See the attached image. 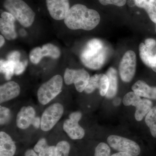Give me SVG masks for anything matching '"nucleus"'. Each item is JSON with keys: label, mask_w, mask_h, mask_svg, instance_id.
<instances>
[{"label": "nucleus", "mask_w": 156, "mask_h": 156, "mask_svg": "<svg viewBox=\"0 0 156 156\" xmlns=\"http://www.w3.org/2000/svg\"><path fill=\"white\" fill-rule=\"evenodd\" d=\"M100 20V15L97 11L88 9L84 5L76 4L70 9L64 22L70 29L89 31L95 28Z\"/></svg>", "instance_id": "f257e3e1"}, {"label": "nucleus", "mask_w": 156, "mask_h": 156, "mask_svg": "<svg viewBox=\"0 0 156 156\" xmlns=\"http://www.w3.org/2000/svg\"><path fill=\"white\" fill-rule=\"evenodd\" d=\"M107 50L102 41L92 39L88 41L81 53L82 63L90 69H100L106 60Z\"/></svg>", "instance_id": "f03ea898"}, {"label": "nucleus", "mask_w": 156, "mask_h": 156, "mask_svg": "<svg viewBox=\"0 0 156 156\" xmlns=\"http://www.w3.org/2000/svg\"><path fill=\"white\" fill-rule=\"evenodd\" d=\"M4 7L23 26L28 27L32 25L35 13L23 0H5Z\"/></svg>", "instance_id": "7ed1b4c3"}, {"label": "nucleus", "mask_w": 156, "mask_h": 156, "mask_svg": "<svg viewBox=\"0 0 156 156\" xmlns=\"http://www.w3.org/2000/svg\"><path fill=\"white\" fill-rule=\"evenodd\" d=\"M63 84L62 77L53 76L39 87L37 92L39 102L43 105L49 103L61 92Z\"/></svg>", "instance_id": "20e7f679"}, {"label": "nucleus", "mask_w": 156, "mask_h": 156, "mask_svg": "<svg viewBox=\"0 0 156 156\" xmlns=\"http://www.w3.org/2000/svg\"><path fill=\"white\" fill-rule=\"evenodd\" d=\"M64 112L62 105L56 103L47 108L42 114L41 118V129L48 131L51 130L61 119Z\"/></svg>", "instance_id": "39448f33"}, {"label": "nucleus", "mask_w": 156, "mask_h": 156, "mask_svg": "<svg viewBox=\"0 0 156 156\" xmlns=\"http://www.w3.org/2000/svg\"><path fill=\"white\" fill-rule=\"evenodd\" d=\"M107 142L113 149L119 152L128 153L134 156L139 155L141 149L133 140L122 136L112 135L108 137Z\"/></svg>", "instance_id": "423d86ee"}, {"label": "nucleus", "mask_w": 156, "mask_h": 156, "mask_svg": "<svg viewBox=\"0 0 156 156\" xmlns=\"http://www.w3.org/2000/svg\"><path fill=\"white\" fill-rule=\"evenodd\" d=\"M136 56L132 50H128L123 55L119 66V71L122 80L129 83L132 80L136 72Z\"/></svg>", "instance_id": "0eeeda50"}, {"label": "nucleus", "mask_w": 156, "mask_h": 156, "mask_svg": "<svg viewBox=\"0 0 156 156\" xmlns=\"http://www.w3.org/2000/svg\"><path fill=\"white\" fill-rule=\"evenodd\" d=\"M90 76L84 69H72L67 68L64 74L65 83L67 85L74 84L78 92H83L88 85Z\"/></svg>", "instance_id": "6e6552de"}, {"label": "nucleus", "mask_w": 156, "mask_h": 156, "mask_svg": "<svg viewBox=\"0 0 156 156\" xmlns=\"http://www.w3.org/2000/svg\"><path fill=\"white\" fill-rule=\"evenodd\" d=\"M46 4L50 16L56 20L64 19L70 9L69 0H46Z\"/></svg>", "instance_id": "1a4fd4ad"}, {"label": "nucleus", "mask_w": 156, "mask_h": 156, "mask_svg": "<svg viewBox=\"0 0 156 156\" xmlns=\"http://www.w3.org/2000/svg\"><path fill=\"white\" fill-rule=\"evenodd\" d=\"M16 19L9 12H3L0 18V31L2 35L8 40H13L17 38L14 23Z\"/></svg>", "instance_id": "9d476101"}, {"label": "nucleus", "mask_w": 156, "mask_h": 156, "mask_svg": "<svg viewBox=\"0 0 156 156\" xmlns=\"http://www.w3.org/2000/svg\"><path fill=\"white\" fill-rule=\"evenodd\" d=\"M35 115V111L32 107H23L18 112L16 117L17 127L21 129L28 128L32 125Z\"/></svg>", "instance_id": "9b49d317"}, {"label": "nucleus", "mask_w": 156, "mask_h": 156, "mask_svg": "<svg viewBox=\"0 0 156 156\" xmlns=\"http://www.w3.org/2000/svg\"><path fill=\"white\" fill-rule=\"evenodd\" d=\"M20 88L14 81H9L0 87V102H6L15 98L19 95Z\"/></svg>", "instance_id": "f8f14e48"}, {"label": "nucleus", "mask_w": 156, "mask_h": 156, "mask_svg": "<svg viewBox=\"0 0 156 156\" xmlns=\"http://www.w3.org/2000/svg\"><path fill=\"white\" fill-rule=\"evenodd\" d=\"M79 122L69 119L66 120L63 123V130L72 139H81L85 135V131L79 125Z\"/></svg>", "instance_id": "ddd939ff"}, {"label": "nucleus", "mask_w": 156, "mask_h": 156, "mask_svg": "<svg viewBox=\"0 0 156 156\" xmlns=\"http://www.w3.org/2000/svg\"><path fill=\"white\" fill-rule=\"evenodd\" d=\"M16 151V145L11 136L4 131H1L0 156H14Z\"/></svg>", "instance_id": "4468645a"}, {"label": "nucleus", "mask_w": 156, "mask_h": 156, "mask_svg": "<svg viewBox=\"0 0 156 156\" xmlns=\"http://www.w3.org/2000/svg\"><path fill=\"white\" fill-rule=\"evenodd\" d=\"M132 89L140 97L156 100V87H150L144 81H137L132 86Z\"/></svg>", "instance_id": "2eb2a0df"}, {"label": "nucleus", "mask_w": 156, "mask_h": 156, "mask_svg": "<svg viewBox=\"0 0 156 156\" xmlns=\"http://www.w3.org/2000/svg\"><path fill=\"white\" fill-rule=\"evenodd\" d=\"M109 80V88L106 97L108 98H112L116 95L118 89V77L117 72L113 68L111 67L106 73Z\"/></svg>", "instance_id": "dca6fc26"}, {"label": "nucleus", "mask_w": 156, "mask_h": 156, "mask_svg": "<svg viewBox=\"0 0 156 156\" xmlns=\"http://www.w3.org/2000/svg\"><path fill=\"white\" fill-rule=\"evenodd\" d=\"M136 5L144 9L152 21L156 23V0H135Z\"/></svg>", "instance_id": "f3484780"}, {"label": "nucleus", "mask_w": 156, "mask_h": 156, "mask_svg": "<svg viewBox=\"0 0 156 156\" xmlns=\"http://www.w3.org/2000/svg\"><path fill=\"white\" fill-rule=\"evenodd\" d=\"M152 105V102L149 99L145 98L141 99L140 102L135 107L136 112L134 117L136 121H141L151 110Z\"/></svg>", "instance_id": "a211bd4d"}, {"label": "nucleus", "mask_w": 156, "mask_h": 156, "mask_svg": "<svg viewBox=\"0 0 156 156\" xmlns=\"http://www.w3.org/2000/svg\"><path fill=\"white\" fill-rule=\"evenodd\" d=\"M140 56L143 62L149 67H151L154 59L153 49L148 48L145 44L141 43L139 47Z\"/></svg>", "instance_id": "6ab92c4d"}, {"label": "nucleus", "mask_w": 156, "mask_h": 156, "mask_svg": "<svg viewBox=\"0 0 156 156\" xmlns=\"http://www.w3.org/2000/svg\"><path fill=\"white\" fill-rule=\"evenodd\" d=\"M16 63L11 60L1 59L0 61V71L1 73L5 75L7 80L11 79L14 74Z\"/></svg>", "instance_id": "aec40b11"}, {"label": "nucleus", "mask_w": 156, "mask_h": 156, "mask_svg": "<svg viewBox=\"0 0 156 156\" xmlns=\"http://www.w3.org/2000/svg\"><path fill=\"white\" fill-rule=\"evenodd\" d=\"M147 126L150 128L152 136L156 138V106L152 108L145 119Z\"/></svg>", "instance_id": "412c9836"}, {"label": "nucleus", "mask_w": 156, "mask_h": 156, "mask_svg": "<svg viewBox=\"0 0 156 156\" xmlns=\"http://www.w3.org/2000/svg\"><path fill=\"white\" fill-rule=\"evenodd\" d=\"M41 48L43 57L50 56L54 59H57L60 56L59 48L53 44H46L43 45Z\"/></svg>", "instance_id": "4be33fe9"}, {"label": "nucleus", "mask_w": 156, "mask_h": 156, "mask_svg": "<svg viewBox=\"0 0 156 156\" xmlns=\"http://www.w3.org/2000/svg\"><path fill=\"white\" fill-rule=\"evenodd\" d=\"M100 78L101 74H95L90 77L88 85L84 91L87 94H90L94 92L95 89H99L101 85Z\"/></svg>", "instance_id": "5701e85b"}, {"label": "nucleus", "mask_w": 156, "mask_h": 156, "mask_svg": "<svg viewBox=\"0 0 156 156\" xmlns=\"http://www.w3.org/2000/svg\"><path fill=\"white\" fill-rule=\"evenodd\" d=\"M141 98L139 96L135 94L134 92H128L123 98L122 102L126 106L132 105L136 107L140 102Z\"/></svg>", "instance_id": "b1692460"}, {"label": "nucleus", "mask_w": 156, "mask_h": 156, "mask_svg": "<svg viewBox=\"0 0 156 156\" xmlns=\"http://www.w3.org/2000/svg\"><path fill=\"white\" fill-rule=\"evenodd\" d=\"M70 146L66 141H61L56 146L54 156H69Z\"/></svg>", "instance_id": "393cba45"}, {"label": "nucleus", "mask_w": 156, "mask_h": 156, "mask_svg": "<svg viewBox=\"0 0 156 156\" xmlns=\"http://www.w3.org/2000/svg\"><path fill=\"white\" fill-rule=\"evenodd\" d=\"M111 149L105 143H99L95 149L94 156H110Z\"/></svg>", "instance_id": "a878e982"}, {"label": "nucleus", "mask_w": 156, "mask_h": 156, "mask_svg": "<svg viewBox=\"0 0 156 156\" xmlns=\"http://www.w3.org/2000/svg\"><path fill=\"white\" fill-rule=\"evenodd\" d=\"M30 61L34 64L39 63L43 58L42 54V48L37 47L33 49L30 53Z\"/></svg>", "instance_id": "bb28decb"}, {"label": "nucleus", "mask_w": 156, "mask_h": 156, "mask_svg": "<svg viewBox=\"0 0 156 156\" xmlns=\"http://www.w3.org/2000/svg\"><path fill=\"white\" fill-rule=\"evenodd\" d=\"M101 85L99 89L101 95H106L109 88V80L107 76L105 74H101Z\"/></svg>", "instance_id": "cd10ccee"}, {"label": "nucleus", "mask_w": 156, "mask_h": 156, "mask_svg": "<svg viewBox=\"0 0 156 156\" xmlns=\"http://www.w3.org/2000/svg\"><path fill=\"white\" fill-rule=\"evenodd\" d=\"M10 111L5 107L0 106V123L1 126L5 125L9 121Z\"/></svg>", "instance_id": "c85d7f7f"}, {"label": "nucleus", "mask_w": 156, "mask_h": 156, "mask_svg": "<svg viewBox=\"0 0 156 156\" xmlns=\"http://www.w3.org/2000/svg\"><path fill=\"white\" fill-rule=\"evenodd\" d=\"M98 1L103 5H112L118 7L125 5L127 2L126 0H98Z\"/></svg>", "instance_id": "c756f323"}, {"label": "nucleus", "mask_w": 156, "mask_h": 156, "mask_svg": "<svg viewBox=\"0 0 156 156\" xmlns=\"http://www.w3.org/2000/svg\"><path fill=\"white\" fill-rule=\"evenodd\" d=\"M49 146L47 144V140L44 138H42L40 139L35 145L34 148V150L37 153H40L41 151L44 150L46 147Z\"/></svg>", "instance_id": "7c9ffc66"}, {"label": "nucleus", "mask_w": 156, "mask_h": 156, "mask_svg": "<svg viewBox=\"0 0 156 156\" xmlns=\"http://www.w3.org/2000/svg\"><path fill=\"white\" fill-rule=\"evenodd\" d=\"M27 60L23 62L20 61L16 63L14 74L17 75L22 74L24 71L27 65Z\"/></svg>", "instance_id": "2f4dec72"}, {"label": "nucleus", "mask_w": 156, "mask_h": 156, "mask_svg": "<svg viewBox=\"0 0 156 156\" xmlns=\"http://www.w3.org/2000/svg\"><path fill=\"white\" fill-rule=\"evenodd\" d=\"M55 150L56 146H48L39 153V156H54Z\"/></svg>", "instance_id": "473e14b6"}, {"label": "nucleus", "mask_w": 156, "mask_h": 156, "mask_svg": "<svg viewBox=\"0 0 156 156\" xmlns=\"http://www.w3.org/2000/svg\"><path fill=\"white\" fill-rule=\"evenodd\" d=\"M20 54L19 51H14L9 53L8 56V60L14 61L15 63L20 61Z\"/></svg>", "instance_id": "72a5a7b5"}, {"label": "nucleus", "mask_w": 156, "mask_h": 156, "mask_svg": "<svg viewBox=\"0 0 156 156\" xmlns=\"http://www.w3.org/2000/svg\"><path fill=\"white\" fill-rule=\"evenodd\" d=\"M82 114L80 112H73L70 114L69 119L79 122L82 118Z\"/></svg>", "instance_id": "f704fd0d"}, {"label": "nucleus", "mask_w": 156, "mask_h": 156, "mask_svg": "<svg viewBox=\"0 0 156 156\" xmlns=\"http://www.w3.org/2000/svg\"><path fill=\"white\" fill-rule=\"evenodd\" d=\"M144 44L148 48L153 49L154 47L156 46V41L153 39L148 38L145 40Z\"/></svg>", "instance_id": "c9c22d12"}, {"label": "nucleus", "mask_w": 156, "mask_h": 156, "mask_svg": "<svg viewBox=\"0 0 156 156\" xmlns=\"http://www.w3.org/2000/svg\"><path fill=\"white\" fill-rule=\"evenodd\" d=\"M32 125L35 128L38 129L41 126V119H40L39 117H35L32 123Z\"/></svg>", "instance_id": "e433bc0d"}, {"label": "nucleus", "mask_w": 156, "mask_h": 156, "mask_svg": "<svg viewBox=\"0 0 156 156\" xmlns=\"http://www.w3.org/2000/svg\"><path fill=\"white\" fill-rule=\"evenodd\" d=\"M25 156H39L36 154L35 152L33 150L29 149L25 152Z\"/></svg>", "instance_id": "4c0bfd02"}, {"label": "nucleus", "mask_w": 156, "mask_h": 156, "mask_svg": "<svg viewBox=\"0 0 156 156\" xmlns=\"http://www.w3.org/2000/svg\"><path fill=\"white\" fill-rule=\"evenodd\" d=\"M110 156H134L131 154L128 153L123 152H119L117 153L113 154Z\"/></svg>", "instance_id": "58836bf2"}, {"label": "nucleus", "mask_w": 156, "mask_h": 156, "mask_svg": "<svg viewBox=\"0 0 156 156\" xmlns=\"http://www.w3.org/2000/svg\"><path fill=\"white\" fill-rule=\"evenodd\" d=\"M128 5L129 7H133L136 5V2L135 0H128Z\"/></svg>", "instance_id": "ea45409f"}, {"label": "nucleus", "mask_w": 156, "mask_h": 156, "mask_svg": "<svg viewBox=\"0 0 156 156\" xmlns=\"http://www.w3.org/2000/svg\"><path fill=\"white\" fill-rule=\"evenodd\" d=\"M151 68L152 69L154 72L156 73V53L155 54L154 59L153 63Z\"/></svg>", "instance_id": "a19ab883"}, {"label": "nucleus", "mask_w": 156, "mask_h": 156, "mask_svg": "<svg viewBox=\"0 0 156 156\" xmlns=\"http://www.w3.org/2000/svg\"><path fill=\"white\" fill-rule=\"evenodd\" d=\"M5 43V40L4 37L2 35H0V47L2 48Z\"/></svg>", "instance_id": "79ce46f5"}, {"label": "nucleus", "mask_w": 156, "mask_h": 156, "mask_svg": "<svg viewBox=\"0 0 156 156\" xmlns=\"http://www.w3.org/2000/svg\"><path fill=\"white\" fill-rule=\"evenodd\" d=\"M155 31H156V25Z\"/></svg>", "instance_id": "37998d69"}]
</instances>
